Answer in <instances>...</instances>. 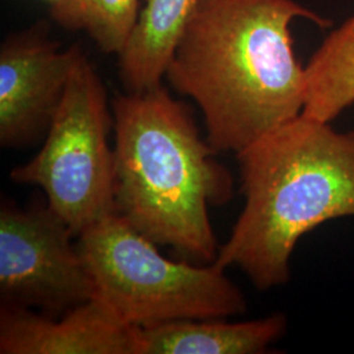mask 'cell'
Wrapping results in <instances>:
<instances>
[{"label": "cell", "instance_id": "6da1fadb", "mask_svg": "<svg viewBox=\"0 0 354 354\" xmlns=\"http://www.w3.org/2000/svg\"><path fill=\"white\" fill-rule=\"evenodd\" d=\"M297 19L332 26L295 0H198L165 77L198 105L215 151L236 155L304 112Z\"/></svg>", "mask_w": 354, "mask_h": 354}, {"label": "cell", "instance_id": "7a4b0ae2", "mask_svg": "<svg viewBox=\"0 0 354 354\" xmlns=\"http://www.w3.org/2000/svg\"><path fill=\"white\" fill-rule=\"evenodd\" d=\"M299 114L236 153L244 206L214 264L239 268L254 288L290 281V260L307 232L354 218V129Z\"/></svg>", "mask_w": 354, "mask_h": 354}, {"label": "cell", "instance_id": "3957f363", "mask_svg": "<svg viewBox=\"0 0 354 354\" xmlns=\"http://www.w3.org/2000/svg\"><path fill=\"white\" fill-rule=\"evenodd\" d=\"M112 106L115 213L156 245L214 263L209 207L231 200L234 181L188 106L163 84L118 95Z\"/></svg>", "mask_w": 354, "mask_h": 354}, {"label": "cell", "instance_id": "277c9868", "mask_svg": "<svg viewBox=\"0 0 354 354\" xmlns=\"http://www.w3.org/2000/svg\"><path fill=\"white\" fill-rule=\"evenodd\" d=\"M97 297L129 326L227 319L247 311L226 269L172 261L117 214L105 215L77 236Z\"/></svg>", "mask_w": 354, "mask_h": 354}, {"label": "cell", "instance_id": "5b68a950", "mask_svg": "<svg viewBox=\"0 0 354 354\" xmlns=\"http://www.w3.org/2000/svg\"><path fill=\"white\" fill-rule=\"evenodd\" d=\"M113 127L102 77L83 55L41 150L11 171L13 183L44 190L51 210L76 236L115 213L114 149L108 143Z\"/></svg>", "mask_w": 354, "mask_h": 354}, {"label": "cell", "instance_id": "8992f818", "mask_svg": "<svg viewBox=\"0 0 354 354\" xmlns=\"http://www.w3.org/2000/svg\"><path fill=\"white\" fill-rule=\"evenodd\" d=\"M70 226L46 203L0 207L1 304L62 315L97 297L88 264Z\"/></svg>", "mask_w": 354, "mask_h": 354}, {"label": "cell", "instance_id": "52a82bcc", "mask_svg": "<svg viewBox=\"0 0 354 354\" xmlns=\"http://www.w3.org/2000/svg\"><path fill=\"white\" fill-rule=\"evenodd\" d=\"M80 46L61 49L41 20L0 46V145L21 149L46 136L80 58Z\"/></svg>", "mask_w": 354, "mask_h": 354}, {"label": "cell", "instance_id": "ba28073f", "mask_svg": "<svg viewBox=\"0 0 354 354\" xmlns=\"http://www.w3.org/2000/svg\"><path fill=\"white\" fill-rule=\"evenodd\" d=\"M137 330L99 297L58 317L0 307V354H137Z\"/></svg>", "mask_w": 354, "mask_h": 354}, {"label": "cell", "instance_id": "9c48e42d", "mask_svg": "<svg viewBox=\"0 0 354 354\" xmlns=\"http://www.w3.org/2000/svg\"><path fill=\"white\" fill-rule=\"evenodd\" d=\"M288 319L276 313L243 322L176 320L138 327L137 354H260L279 340Z\"/></svg>", "mask_w": 354, "mask_h": 354}, {"label": "cell", "instance_id": "30bf717a", "mask_svg": "<svg viewBox=\"0 0 354 354\" xmlns=\"http://www.w3.org/2000/svg\"><path fill=\"white\" fill-rule=\"evenodd\" d=\"M198 0H146L124 50L120 79L127 92L162 84Z\"/></svg>", "mask_w": 354, "mask_h": 354}, {"label": "cell", "instance_id": "8fae6325", "mask_svg": "<svg viewBox=\"0 0 354 354\" xmlns=\"http://www.w3.org/2000/svg\"><path fill=\"white\" fill-rule=\"evenodd\" d=\"M306 67L302 113L332 122L354 104V13L329 32Z\"/></svg>", "mask_w": 354, "mask_h": 354}, {"label": "cell", "instance_id": "7c38bea8", "mask_svg": "<svg viewBox=\"0 0 354 354\" xmlns=\"http://www.w3.org/2000/svg\"><path fill=\"white\" fill-rule=\"evenodd\" d=\"M140 0H59L50 17L71 32H86L105 54H120L127 46L140 16Z\"/></svg>", "mask_w": 354, "mask_h": 354}, {"label": "cell", "instance_id": "4fadbf2b", "mask_svg": "<svg viewBox=\"0 0 354 354\" xmlns=\"http://www.w3.org/2000/svg\"><path fill=\"white\" fill-rule=\"evenodd\" d=\"M48 1H50L51 4H53V3H55V1H59V0H48Z\"/></svg>", "mask_w": 354, "mask_h": 354}]
</instances>
